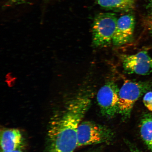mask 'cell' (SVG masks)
<instances>
[{"instance_id": "7a4b0ae2", "label": "cell", "mask_w": 152, "mask_h": 152, "mask_svg": "<svg viewBox=\"0 0 152 152\" xmlns=\"http://www.w3.org/2000/svg\"><path fill=\"white\" fill-rule=\"evenodd\" d=\"M152 87V79L144 81H125L119 93V113L124 120L130 117L137 101Z\"/></svg>"}, {"instance_id": "4fadbf2b", "label": "cell", "mask_w": 152, "mask_h": 152, "mask_svg": "<svg viewBox=\"0 0 152 152\" xmlns=\"http://www.w3.org/2000/svg\"><path fill=\"white\" fill-rule=\"evenodd\" d=\"M129 147L130 148V152H141L137 148L132 144H129Z\"/></svg>"}, {"instance_id": "9a60e30c", "label": "cell", "mask_w": 152, "mask_h": 152, "mask_svg": "<svg viewBox=\"0 0 152 152\" xmlns=\"http://www.w3.org/2000/svg\"><path fill=\"white\" fill-rule=\"evenodd\" d=\"M11 2L14 3H19L22 2L26 0H10Z\"/></svg>"}, {"instance_id": "5bb4252c", "label": "cell", "mask_w": 152, "mask_h": 152, "mask_svg": "<svg viewBox=\"0 0 152 152\" xmlns=\"http://www.w3.org/2000/svg\"><path fill=\"white\" fill-rule=\"evenodd\" d=\"M148 8L152 13V0H150L149 4L148 5Z\"/></svg>"}, {"instance_id": "277c9868", "label": "cell", "mask_w": 152, "mask_h": 152, "mask_svg": "<svg viewBox=\"0 0 152 152\" xmlns=\"http://www.w3.org/2000/svg\"><path fill=\"white\" fill-rule=\"evenodd\" d=\"M113 132L108 127L92 121H83L77 130V147L106 143L112 141Z\"/></svg>"}, {"instance_id": "6da1fadb", "label": "cell", "mask_w": 152, "mask_h": 152, "mask_svg": "<svg viewBox=\"0 0 152 152\" xmlns=\"http://www.w3.org/2000/svg\"><path fill=\"white\" fill-rule=\"evenodd\" d=\"M87 95L77 97L55 113L49 123L44 152H73L77 147V130L90 109Z\"/></svg>"}, {"instance_id": "7c38bea8", "label": "cell", "mask_w": 152, "mask_h": 152, "mask_svg": "<svg viewBox=\"0 0 152 152\" xmlns=\"http://www.w3.org/2000/svg\"><path fill=\"white\" fill-rule=\"evenodd\" d=\"M146 23L148 31L152 35V18L148 20Z\"/></svg>"}, {"instance_id": "2e32d148", "label": "cell", "mask_w": 152, "mask_h": 152, "mask_svg": "<svg viewBox=\"0 0 152 152\" xmlns=\"http://www.w3.org/2000/svg\"><path fill=\"white\" fill-rule=\"evenodd\" d=\"M1 152H23V151H22V149H19L11 151H1Z\"/></svg>"}, {"instance_id": "3957f363", "label": "cell", "mask_w": 152, "mask_h": 152, "mask_svg": "<svg viewBox=\"0 0 152 152\" xmlns=\"http://www.w3.org/2000/svg\"><path fill=\"white\" fill-rule=\"evenodd\" d=\"M116 14L101 13L94 18L92 27V43L96 47H105L113 42L116 28Z\"/></svg>"}, {"instance_id": "8fae6325", "label": "cell", "mask_w": 152, "mask_h": 152, "mask_svg": "<svg viewBox=\"0 0 152 152\" xmlns=\"http://www.w3.org/2000/svg\"><path fill=\"white\" fill-rule=\"evenodd\" d=\"M143 102L147 109L152 112V91H149L144 95Z\"/></svg>"}, {"instance_id": "5b68a950", "label": "cell", "mask_w": 152, "mask_h": 152, "mask_svg": "<svg viewBox=\"0 0 152 152\" xmlns=\"http://www.w3.org/2000/svg\"><path fill=\"white\" fill-rule=\"evenodd\" d=\"M119 89L113 81H109L101 88L97 94V101L102 115L111 118L119 113Z\"/></svg>"}, {"instance_id": "ba28073f", "label": "cell", "mask_w": 152, "mask_h": 152, "mask_svg": "<svg viewBox=\"0 0 152 152\" xmlns=\"http://www.w3.org/2000/svg\"><path fill=\"white\" fill-rule=\"evenodd\" d=\"M23 138L20 131L15 128L5 129L1 133V151H11L22 149Z\"/></svg>"}, {"instance_id": "52a82bcc", "label": "cell", "mask_w": 152, "mask_h": 152, "mask_svg": "<svg viewBox=\"0 0 152 152\" xmlns=\"http://www.w3.org/2000/svg\"><path fill=\"white\" fill-rule=\"evenodd\" d=\"M135 20L134 15L128 14L118 19L116 28L113 36V45L119 46L130 43L133 39Z\"/></svg>"}, {"instance_id": "30bf717a", "label": "cell", "mask_w": 152, "mask_h": 152, "mask_svg": "<svg viewBox=\"0 0 152 152\" xmlns=\"http://www.w3.org/2000/svg\"><path fill=\"white\" fill-rule=\"evenodd\" d=\"M141 137L149 149L152 152V115L147 113L142 118L140 125Z\"/></svg>"}, {"instance_id": "8992f818", "label": "cell", "mask_w": 152, "mask_h": 152, "mask_svg": "<svg viewBox=\"0 0 152 152\" xmlns=\"http://www.w3.org/2000/svg\"><path fill=\"white\" fill-rule=\"evenodd\" d=\"M121 59L124 69L127 73L145 75L152 72V58L147 51L123 55Z\"/></svg>"}, {"instance_id": "9c48e42d", "label": "cell", "mask_w": 152, "mask_h": 152, "mask_svg": "<svg viewBox=\"0 0 152 152\" xmlns=\"http://www.w3.org/2000/svg\"><path fill=\"white\" fill-rule=\"evenodd\" d=\"M135 0H96L100 7L109 10L128 11L134 7Z\"/></svg>"}]
</instances>
